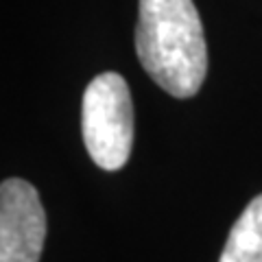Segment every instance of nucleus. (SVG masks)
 <instances>
[{
    "label": "nucleus",
    "instance_id": "2",
    "mask_svg": "<svg viewBox=\"0 0 262 262\" xmlns=\"http://www.w3.org/2000/svg\"><path fill=\"white\" fill-rule=\"evenodd\" d=\"M81 131L98 168L118 170L127 164L134 146V105L118 72H103L90 81L81 105Z\"/></svg>",
    "mask_w": 262,
    "mask_h": 262
},
{
    "label": "nucleus",
    "instance_id": "1",
    "mask_svg": "<svg viewBox=\"0 0 262 262\" xmlns=\"http://www.w3.org/2000/svg\"><path fill=\"white\" fill-rule=\"evenodd\" d=\"M136 53L164 92L175 98L199 92L208 72V48L192 0H140Z\"/></svg>",
    "mask_w": 262,
    "mask_h": 262
},
{
    "label": "nucleus",
    "instance_id": "4",
    "mask_svg": "<svg viewBox=\"0 0 262 262\" xmlns=\"http://www.w3.org/2000/svg\"><path fill=\"white\" fill-rule=\"evenodd\" d=\"M219 262H262V194L236 219Z\"/></svg>",
    "mask_w": 262,
    "mask_h": 262
},
{
    "label": "nucleus",
    "instance_id": "3",
    "mask_svg": "<svg viewBox=\"0 0 262 262\" xmlns=\"http://www.w3.org/2000/svg\"><path fill=\"white\" fill-rule=\"evenodd\" d=\"M46 214L37 190L18 177L0 186V262H39Z\"/></svg>",
    "mask_w": 262,
    "mask_h": 262
}]
</instances>
